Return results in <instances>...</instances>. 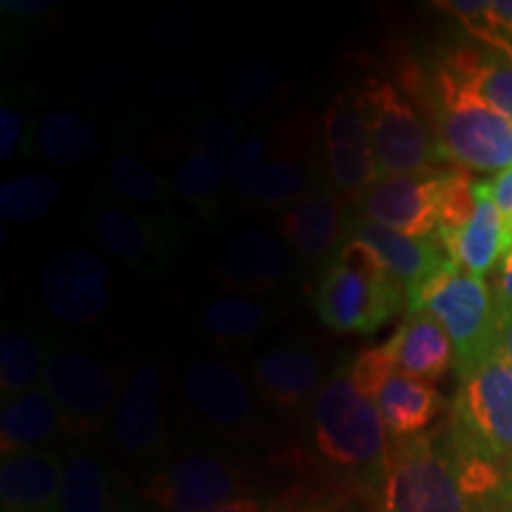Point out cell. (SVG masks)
<instances>
[{"label": "cell", "instance_id": "cell-24", "mask_svg": "<svg viewBox=\"0 0 512 512\" xmlns=\"http://www.w3.org/2000/svg\"><path fill=\"white\" fill-rule=\"evenodd\" d=\"M475 195V216L453 238L441 240V245L451 264H456L460 271L486 278L496 271L501 256L508 252V219L491 200L484 181H475Z\"/></svg>", "mask_w": 512, "mask_h": 512}, {"label": "cell", "instance_id": "cell-19", "mask_svg": "<svg viewBox=\"0 0 512 512\" xmlns=\"http://www.w3.org/2000/svg\"><path fill=\"white\" fill-rule=\"evenodd\" d=\"M344 238H361L377 249L387 271L403 285L406 294L425 283L430 275L451 264L439 235L434 238H411L380 223L363 219L361 214L347 216V235Z\"/></svg>", "mask_w": 512, "mask_h": 512}, {"label": "cell", "instance_id": "cell-11", "mask_svg": "<svg viewBox=\"0 0 512 512\" xmlns=\"http://www.w3.org/2000/svg\"><path fill=\"white\" fill-rule=\"evenodd\" d=\"M406 290L394 278H370L330 264L318 280L313 304L318 318L339 335H375L403 309Z\"/></svg>", "mask_w": 512, "mask_h": 512}, {"label": "cell", "instance_id": "cell-39", "mask_svg": "<svg viewBox=\"0 0 512 512\" xmlns=\"http://www.w3.org/2000/svg\"><path fill=\"white\" fill-rule=\"evenodd\" d=\"M133 86V69L126 62H105L88 69L79 83V95L91 110H107Z\"/></svg>", "mask_w": 512, "mask_h": 512}, {"label": "cell", "instance_id": "cell-3", "mask_svg": "<svg viewBox=\"0 0 512 512\" xmlns=\"http://www.w3.org/2000/svg\"><path fill=\"white\" fill-rule=\"evenodd\" d=\"M309 427L320 463L375 484L387 456V427L375 401L351 380L349 366L323 382L309 406Z\"/></svg>", "mask_w": 512, "mask_h": 512}, {"label": "cell", "instance_id": "cell-28", "mask_svg": "<svg viewBox=\"0 0 512 512\" xmlns=\"http://www.w3.org/2000/svg\"><path fill=\"white\" fill-rule=\"evenodd\" d=\"M275 309L249 294H226L204 306L200 313V332L204 339L223 349L254 342L271 328Z\"/></svg>", "mask_w": 512, "mask_h": 512}, {"label": "cell", "instance_id": "cell-25", "mask_svg": "<svg viewBox=\"0 0 512 512\" xmlns=\"http://www.w3.org/2000/svg\"><path fill=\"white\" fill-rule=\"evenodd\" d=\"M62 432H67L60 408L46 387L29 389V392L12 396L3 401L0 411V451L3 456L29 451H48Z\"/></svg>", "mask_w": 512, "mask_h": 512}, {"label": "cell", "instance_id": "cell-14", "mask_svg": "<svg viewBox=\"0 0 512 512\" xmlns=\"http://www.w3.org/2000/svg\"><path fill=\"white\" fill-rule=\"evenodd\" d=\"M166 370L143 361L128 375L110 418L112 444L121 456L143 463L166 453Z\"/></svg>", "mask_w": 512, "mask_h": 512}, {"label": "cell", "instance_id": "cell-48", "mask_svg": "<svg viewBox=\"0 0 512 512\" xmlns=\"http://www.w3.org/2000/svg\"><path fill=\"white\" fill-rule=\"evenodd\" d=\"M204 512H268V505L256 496H242L226 505H219V508H211Z\"/></svg>", "mask_w": 512, "mask_h": 512}, {"label": "cell", "instance_id": "cell-37", "mask_svg": "<svg viewBox=\"0 0 512 512\" xmlns=\"http://www.w3.org/2000/svg\"><path fill=\"white\" fill-rule=\"evenodd\" d=\"M477 211L475 181L465 169H448L446 181L441 185L439 195V216L437 235L439 240L453 238L460 233Z\"/></svg>", "mask_w": 512, "mask_h": 512}, {"label": "cell", "instance_id": "cell-31", "mask_svg": "<svg viewBox=\"0 0 512 512\" xmlns=\"http://www.w3.org/2000/svg\"><path fill=\"white\" fill-rule=\"evenodd\" d=\"M46 358L48 342L34 330L5 325L0 335V392L5 399L41 387Z\"/></svg>", "mask_w": 512, "mask_h": 512}, {"label": "cell", "instance_id": "cell-6", "mask_svg": "<svg viewBox=\"0 0 512 512\" xmlns=\"http://www.w3.org/2000/svg\"><path fill=\"white\" fill-rule=\"evenodd\" d=\"M354 95L382 176L420 174L446 162L430 121L396 83L370 76Z\"/></svg>", "mask_w": 512, "mask_h": 512}, {"label": "cell", "instance_id": "cell-8", "mask_svg": "<svg viewBox=\"0 0 512 512\" xmlns=\"http://www.w3.org/2000/svg\"><path fill=\"white\" fill-rule=\"evenodd\" d=\"M178 396L185 418L209 439L238 444L259 432L254 394L233 363L195 358L183 368Z\"/></svg>", "mask_w": 512, "mask_h": 512}, {"label": "cell", "instance_id": "cell-15", "mask_svg": "<svg viewBox=\"0 0 512 512\" xmlns=\"http://www.w3.org/2000/svg\"><path fill=\"white\" fill-rule=\"evenodd\" d=\"M446 174L448 169H430L420 174L380 176L354 197L356 214L411 238H434Z\"/></svg>", "mask_w": 512, "mask_h": 512}, {"label": "cell", "instance_id": "cell-22", "mask_svg": "<svg viewBox=\"0 0 512 512\" xmlns=\"http://www.w3.org/2000/svg\"><path fill=\"white\" fill-rule=\"evenodd\" d=\"M382 349L396 370L430 384L439 382L448 368L456 366L451 337L444 325L425 311H408Z\"/></svg>", "mask_w": 512, "mask_h": 512}, {"label": "cell", "instance_id": "cell-35", "mask_svg": "<svg viewBox=\"0 0 512 512\" xmlns=\"http://www.w3.org/2000/svg\"><path fill=\"white\" fill-rule=\"evenodd\" d=\"M107 185L121 202L128 204H164L174 197L166 178L126 150L114 152L107 162Z\"/></svg>", "mask_w": 512, "mask_h": 512}, {"label": "cell", "instance_id": "cell-21", "mask_svg": "<svg viewBox=\"0 0 512 512\" xmlns=\"http://www.w3.org/2000/svg\"><path fill=\"white\" fill-rule=\"evenodd\" d=\"M283 240L309 264H318L347 235V214L335 188H318L292 204L280 219Z\"/></svg>", "mask_w": 512, "mask_h": 512}, {"label": "cell", "instance_id": "cell-42", "mask_svg": "<svg viewBox=\"0 0 512 512\" xmlns=\"http://www.w3.org/2000/svg\"><path fill=\"white\" fill-rule=\"evenodd\" d=\"M152 34H155V41L164 50H174V53L188 50V46H192V41H195V27H192L190 12H164V15H159Z\"/></svg>", "mask_w": 512, "mask_h": 512}, {"label": "cell", "instance_id": "cell-9", "mask_svg": "<svg viewBox=\"0 0 512 512\" xmlns=\"http://www.w3.org/2000/svg\"><path fill=\"white\" fill-rule=\"evenodd\" d=\"M43 387L60 408L67 432L86 437L110 422L124 384L91 351L48 344Z\"/></svg>", "mask_w": 512, "mask_h": 512}, {"label": "cell", "instance_id": "cell-34", "mask_svg": "<svg viewBox=\"0 0 512 512\" xmlns=\"http://www.w3.org/2000/svg\"><path fill=\"white\" fill-rule=\"evenodd\" d=\"M62 188L53 176L31 171L0 185V214L10 223H36L53 214Z\"/></svg>", "mask_w": 512, "mask_h": 512}, {"label": "cell", "instance_id": "cell-38", "mask_svg": "<svg viewBox=\"0 0 512 512\" xmlns=\"http://www.w3.org/2000/svg\"><path fill=\"white\" fill-rule=\"evenodd\" d=\"M36 124L29 121V98L17 88H3L0 102V162H12L19 152L31 150Z\"/></svg>", "mask_w": 512, "mask_h": 512}, {"label": "cell", "instance_id": "cell-36", "mask_svg": "<svg viewBox=\"0 0 512 512\" xmlns=\"http://www.w3.org/2000/svg\"><path fill=\"white\" fill-rule=\"evenodd\" d=\"M271 155V147H268V138L264 131L254 128L249 131L235 152L233 162L228 166V200L233 204H252V195L259 181L261 171Z\"/></svg>", "mask_w": 512, "mask_h": 512}, {"label": "cell", "instance_id": "cell-47", "mask_svg": "<svg viewBox=\"0 0 512 512\" xmlns=\"http://www.w3.org/2000/svg\"><path fill=\"white\" fill-rule=\"evenodd\" d=\"M53 8H57V3H46V0H3V10L17 17L48 15Z\"/></svg>", "mask_w": 512, "mask_h": 512}, {"label": "cell", "instance_id": "cell-12", "mask_svg": "<svg viewBox=\"0 0 512 512\" xmlns=\"http://www.w3.org/2000/svg\"><path fill=\"white\" fill-rule=\"evenodd\" d=\"M91 233L102 252L147 278L169 271L181 249L176 221L140 214L110 200L93 204Z\"/></svg>", "mask_w": 512, "mask_h": 512}, {"label": "cell", "instance_id": "cell-32", "mask_svg": "<svg viewBox=\"0 0 512 512\" xmlns=\"http://www.w3.org/2000/svg\"><path fill=\"white\" fill-rule=\"evenodd\" d=\"M223 83H226L223 95L230 110L256 114L273 105V100L283 91L285 72L264 55H247L228 69Z\"/></svg>", "mask_w": 512, "mask_h": 512}, {"label": "cell", "instance_id": "cell-49", "mask_svg": "<svg viewBox=\"0 0 512 512\" xmlns=\"http://www.w3.org/2000/svg\"><path fill=\"white\" fill-rule=\"evenodd\" d=\"M508 249H512V216L508 219Z\"/></svg>", "mask_w": 512, "mask_h": 512}, {"label": "cell", "instance_id": "cell-41", "mask_svg": "<svg viewBox=\"0 0 512 512\" xmlns=\"http://www.w3.org/2000/svg\"><path fill=\"white\" fill-rule=\"evenodd\" d=\"M155 93L166 102L174 105H190L202 100L207 93V79L200 72H192L185 67H166L155 74Z\"/></svg>", "mask_w": 512, "mask_h": 512}, {"label": "cell", "instance_id": "cell-1", "mask_svg": "<svg viewBox=\"0 0 512 512\" xmlns=\"http://www.w3.org/2000/svg\"><path fill=\"white\" fill-rule=\"evenodd\" d=\"M463 489L479 512L512 505V366L501 351L458 375L444 422Z\"/></svg>", "mask_w": 512, "mask_h": 512}, {"label": "cell", "instance_id": "cell-18", "mask_svg": "<svg viewBox=\"0 0 512 512\" xmlns=\"http://www.w3.org/2000/svg\"><path fill=\"white\" fill-rule=\"evenodd\" d=\"M252 380L261 399L280 413L311 406L325 382L316 354L297 342L278 344L256 358Z\"/></svg>", "mask_w": 512, "mask_h": 512}, {"label": "cell", "instance_id": "cell-7", "mask_svg": "<svg viewBox=\"0 0 512 512\" xmlns=\"http://www.w3.org/2000/svg\"><path fill=\"white\" fill-rule=\"evenodd\" d=\"M247 470L228 451L192 446L169 453L145 479L140 498L157 512H204L249 496Z\"/></svg>", "mask_w": 512, "mask_h": 512}, {"label": "cell", "instance_id": "cell-10", "mask_svg": "<svg viewBox=\"0 0 512 512\" xmlns=\"http://www.w3.org/2000/svg\"><path fill=\"white\" fill-rule=\"evenodd\" d=\"M351 380L375 401L392 439L418 437L444 413L446 399L434 384L394 368L380 347L363 349L349 363Z\"/></svg>", "mask_w": 512, "mask_h": 512}, {"label": "cell", "instance_id": "cell-44", "mask_svg": "<svg viewBox=\"0 0 512 512\" xmlns=\"http://www.w3.org/2000/svg\"><path fill=\"white\" fill-rule=\"evenodd\" d=\"M486 183V190H489L491 200L496 202V207L501 209V214L505 219H510L512 216V166L508 169L501 171V174H496L491 181H484Z\"/></svg>", "mask_w": 512, "mask_h": 512}, {"label": "cell", "instance_id": "cell-33", "mask_svg": "<svg viewBox=\"0 0 512 512\" xmlns=\"http://www.w3.org/2000/svg\"><path fill=\"white\" fill-rule=\"evenodd\" d=\"M434 8L456 17L479 46L512 62V0H448Z\"/></svg>", "mask_w": 512, "mask_h": 512}, {"label": "cell", "instance_id": "cell-30", "mask_svg": "<svg viewBox=\"0 0 512 512\" xmlns=\"http://www.w3.org/2000/svg\"><path fill=\"white\" fill-rule=\"evenodd\" d=\"M444 62L472 91L489 102L496 112L512 121V62L486 48H456L446 53Z\"/></svg>", "mask_w": 512, "mask_h": 512}, {"label": "cell", "instance_id": "cell-5", "mask_svg": "<svg viewBox=\"0 0 512 512\" xmlns=\"http://www.w3.org/2000/svg\"><path fill=\"white\" fill-rule=\"evenodd\" d=\"M408 311H425L444 325L463 375L498 351V302L494 287L448 264L406 294Z\"/></svg>", "mask_w": 512, "mask_h": 512}, {"label": "cell", "instance_id": "cell-43", "mask_svg": "<svg viewBox=\"0 0 512 512\" xmlns=\"http://www.w3.org/2000/svg\"><path fill=\"white\" fill-rule=\"evenodd\" d=\"M268 512H335V503L323 496H299L290 494L280 503L268 508Z\"/></svg>", "mask_w": 512, "mask_h": 512}, {"label": "cell", "instance_id": "cell-20", "mask_svg": "<svg viewBox=\"0 0 512 512\" xmlns=\"http://www.w3.org/2000/svg\"><path fill=\"white\" fill-rule=\"evenodd\" d=\"M64 456L29 451L3 456L0 463V512H60Z\"/></svg>", "mask_w": 512, "mask_h": 512}, {"label": "cell", "instance_id": "cell-17", "mask_svg": "<svg viewBox=\"0 0 512 512\" xmlns=\"http://www.w3.org/2000/svg\"><path fill=\"white\" fill-rule=\"evenodd\" d=\"M328 174L339 195L354 200L380 178L375 147L354 93H339L323 117Z\"/></svg>", "mask_w": 512, "mask_h": 512}, {"label": "cell", "instance_id": "cell-50", "mask_svg": "<svg viewBox=\"0 0 512 512\" xmlns=\"http://www.w3.org/2000/svg\"><path fill=\"white\" fill-rule=\"evenodd\" d=\"M508 512H512V510H508Z\"/></svg>", "mask_w": 512, "mask_h": 512}, {"label": "cell", "instance_id": "cell-2", "mask_svg": "<svg viewBox=\"0 0 512 512\" xmlns=\"http://www.w3.org/2000/svg\"><path fill=\"white\" fill-rule=\"evenodd\" d=\"M406 93L430 121L446 162L458 169L501 174L512 166V121L441 60L432 74H415Z\"/></svg>", "mask_w": 512, "mask_h": 512}, {"label": "cell", "instance_id": "cell-27", "mask_svg": "<svg viewBox=\"0 0 512 512\" xmlns=\"http://www.w3.org/2000/svg\"><path fill=\"white\" fill-rule=\"evenodd\" d=\"M31 150L53 166H81L102 150V133L81 112L53 107L36 121Z\"/></svg>", "mask_w": 512, "mask_h": 512}, {"label": "cell", "instance_id": "cell-40", "mask_svg": "<svg viewBox=\"0 0 512 512\" xmlns=\"http://www.w3.org/2000/svg\"><path fill=\"white\" fill-rule=\"evenodd\" d=\"M192 138H195L192 145L202 147L211 157L230 166L245 136H240V124L235 119L226 117V114H207V117L195 121Z\"/></svg>", "mask_w": 512, "mask_h": 512}, {"label": "cell", "instance_id": "cell-4", "mask_svg": "<svg viewBox=\"0 0 512 512\" xmlns=\"http://www.w3.org/2000/svg\"><path fill=\"white\" fill-rule=\"evenodd\" d=\"M373 486L380 512H479L460 482L444 425L389 441Z\"/></svg>", "mask_w": 512, "mask_h": 512}, {"label": "cell", "instance_id": "cell-45", "mask_svg": "<svg viewBox=\"0 0 512 512\" xmlns=\"http://www.w3.org/2000/svg\"><path fill=\"white\" fill-rule=\"evenodd\" d=\"M491 287H494L498 302L512 306V249H508V252L501 256V261H498Z\"/></svg>", "mask_w": 512, "mask_h": 512}, {"label": "cell", "instance_id": "cell-26", "mask_svg": "<svg viewBox=\"0 0 512 512\" xmlns=\"http://www.w3.org/2000/svg\"><path fill=\"white\" fill-rule=\"evenodd\" d=\"M309 133L294 143L292 136H285L283 143L273 155H268V162L256 181L252 204L261 209H280L311 195L316 185V152L311 150Z\"/></svg>", "mask_w": 512, "mask_h": 512}, {"label": "cell", "instance_id": "cell-46", "mask_svg": "<svg viewBox=\"0 0 512 512\" xmlns=\"http://www.w3.org/2000/svg\"><path fill=\"white\" fill-rule=\"evenodd\" d=\"M498 351L512 366V306L503 302H498Z\"/></svg>", "mask_w": 512, "mask_h": 512}, {"label": "cell", "instance_id": "cell-16", "mask_svg": "<svg viewBox=\"0 0 512 512\" xmlns=\"http://www.w3.org/2000/svg\"><path fill=\"white\" fill-rule=\"evenodd\" d=\"M214 271L230 294H261L292 278L294 252L264 228H240L221 240Z\"/></svg>", "mask_w": 512, "mask_h": 512}, {"label": "cell", "instance_id": "cell-13", "mask_svg": "<svg viewBox=\"0 0 512 512\" xmlns=\"http://www.w3.org/2000/svg\"><path fill=\"white\" fill-rule=\"evenodd\" d=\"M110 299V268L95 249H62L43 268V309L64 328H86L98 323L110 306Z\"/></svg>", "mask_w": 512, "mask_h": 512}, {"label": "cell", "instance_id": "cell-23", "mask_svg": "<svg viewBox=\"0 0 512 512\" xmlns=\"http://www.w3.org/2000/svg\"><path fill=\"white\" fill-rule=\"evenodd\" d=\"M60 512H136L124 498L119 472L93 446H72L64 456Z\"/></svg>", "mask_w": 512, "mask_h": 512}, {"label": "cell", "instance_id": "cell-29", "mask_svg": "<svg viewBox=\"0 0 512 512\" xmlns=\"http://www.w3.org/2000/svg\"><path fill=\"white\" fill-rule=\"evenodd\" d=\"M169 185L171 195L195 209L197 216L211 219L221 207L223 192H228V166L192 145L169 178Z\"/></svg>", "mask_w": 512, "mask_h": 512}]
</instances>
